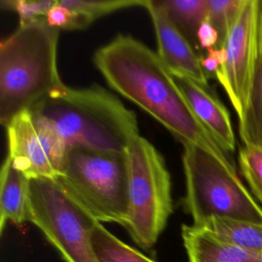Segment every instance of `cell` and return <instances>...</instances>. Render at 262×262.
Listing matches in <instances>:
<instances>
[{
    "label": "cell",
    "instance_id": "6da1fadb",
    "mask_svg": "<svg viewBox=\"0 0 262 262\" xmlns=\"http://www.w3.org/2000/svg\"><path fill=\"white\" fill-rule=\"evenodd\" d=\"M93 62L113 90L146 112L182 145L200 146L236 171L230 155L199 121L174 74L157 52L119 34L96 50Z\"/></svg>",
    "mask_w": 262,
    "mask_h": 262
},
{
    "label": "cell",
    "instance_id": "7a4b0ae2",
    "mask_svg": "<svg viewBox=\"0 0 262 262\" xmlns=\"http://www.w3.org/2000/svg\"><path fill=\"white\" fill-rule=\"evenodd\" d=\"M29 111L49 125L68 149L125 155L140 135L135 113L97 84L85 88L66 85Z\"/></svg>",
    "mask_w": 262,
    "mask_h": 262
},
{
    "label": "cell",
    "instance_id": "3957f363",
    "mask_svg": "<svg viewBox=\"0 0 262 262\" xmlns=\"http://www.w3.org/2000/svg\"><path fill=\"white\" fill-rule=\"evenodd\" d=\"M59 30L45 18L19 27L0 43V123L62 89L57 69Z\"/></svg>",
    "mask_w": 262,
    "mask_h": 262
},
{
    "label": "cell",
    "instance_id": "277c9868",
    "mask_svg": "<svg viewBox=\"0 0 262 262\" xmlns=\"http://www.w3.org/2000/svg\"><path fill=\"white\" fill-rule=\"evenodd\" d=\"M182 164L185 179L182 206L192 218L193 226L214 217L262 224V207L236 171L193 144L183 145Z\"/></svg>",
    "mask_w": 262,
    "mask_h": 262
},
{
    "label": "cell",
    "instance_id": "5b68a950",
    "mask_svg": "<svg viewBox=\"0 0 262 262\" xmlns=\"http://www.w3.org/2000/svg\"><path fill=\"white\" fill-rule=\"evenodd\" d=\"M54 180L96 221L126 226L129 202L125 155L69 148Z\"/></svg>",
    "mask_w": 262,
    "mask_h": 262
},
{
    "label": "cell",
    "instance_id": "8992f818",
    "mask_svg": "<svg viewBox=\"0 0 262 262\" xmlns=\"http://www.w3.org/2000/svg\"><path fill=\"white\" fill-rule=\"evenodd\" d=\"M128 171V221L133 242L150 249L173 211L171 177L164 158L144 137L137 136L125 152Z\"/></svg>",
    "mask_w": 262,
    "mask_h": 262
},
{
    "label": "cell",
    "instance_id": "52a82bcc",
    "mask_svg": "<svg viewBox=\"0 0 262 262\" xmlns=\"http://www.w3.org/2000/svg\"><path fill=\"white\" fill-rule=\"evenodd\" d=\"M29 221L64 262H99L91 245L96 221L51 178L30 179Z\"/></svg>",
    "mask_w": 262,
    "mask_h": 262
},
{
    "label": "cell",
    "instance_id": "ba28073f",
    "mask_svg": "<svg viewBox=\"0 0 262 262\" xmlns=\"http://www.w3.org/2000/svg\"><path fill=\"white\" fill-rule=\"evenodd\" d=\"M12 166L29 179H55L61 170L67 146L43 120L29 110L6 126Z\"/></svg>",
    "mask_w": 262,
    "mask_h": 262
},
{
    "label": "cell",
    "instance_id": "9c48e42d",
    "mask_svg": "<svg viewBox=\"0 0 262 262\" xmlns=\"http://www.w3.org/2000/svg\"><path fill=\"white\" fill-rule=\"evenodd\" d=\"M257 0H245L224 44L225 63L216 75L241 119L248 101L256 52Z\"/></svg>",
    "mask_w": 262,
    "mask_h": 262
},
{
    "label": "cell",
    "instance_id": "30bf717a",
    "mask_svg": "<svg viewBox=\"0 0 262 262\" xmlns=\"http://www.w3.org/2000/svg\"><path fill=\"white\" fill-rule=\"evenodd\" d=\"M145 8L151 18L158 43L157 53L161 60L173 74L209 85V78L202 67V55L198 54L168 17L152 5L151 0H147Z\"/></svg>",
    "mask_w": 262,
    "mask_h": 262
},
{
    "label": "cell",
    "instance_id": "8fae6325",
    "mask_svg": "<svg viewBox=\"0 0 262 262\" xmlns=\"http://www.w3.org/2000/svg\"><path fill=\"white\" fill-rule=\"evenodd\" d=\"M176 82L199 121L229 155L235 149V136L229 113L209 85L175 75Z\"/></svg>",
    "mask_w": 262,
    "mask_h": 262
},
{
    "label": "cell",
    "instance_id": "7c38bea8",
    "mask_svg": "<svg viewBox=\"0 0 262 262\" xmlns=\"http://www.w3.org/2000/svg\"><path fill=\"white\" fill-rule=\"evenodd\" d=\"M181 237L189 262H262V253L220 241L201 227L183 224Z\"/></svg>",
    "mask_w": 262,
    "mask_h": 262
},
{
    "label": "cell",
    "instance_id": "4fadbf2b",
    "mask_svg": "<svg viewBox=\"0 0 262 262\" xmlns=\"http://www.w3.org/2000/svg\"><path fill=\"white\" fill-rule=\"evenodd\" d=\"M238 132L244 145L262 149V0H257L255 61L247 105L238 119Z\"/></svg>",
    "mask_w": 262,
    "mask_h": 262
},
{
    "label": "cell",
    "instance_id": "5bb4252c",
    "mask_svg": "<svg viewBox=\"0 0 262 262\" xmlns=\"http://www.w3.org/2000/svg\"><path fill=\"white\" fill-rule=\"evenodd\" d=\"M30 179L16 170L6 157L0 175V232L6 223L20 225L29 221Z\"/></svg>",
    "mask_w": 262,
    "mask_h": 262
},
{
    "label": "cell",
    "instance_id": "9a60e30c",
    "mask_svg": "<svg viewBox=\"0 0 262 262\" xmlns=\"http://www.w3.org/2000/svg\"><path fill=\"white\" fill-rule=\"evenodd\" d=\"M151 3L199 51L198 32L202 24L207 20L208 0H151Z\"/></svg>",
    "mask_w": 262,
    "mask_h": 262
},
{
    "label": "cell",
    "instance_id": "2e32d148",
    "mask_svg": "<svg viewBox=\"0 0 262 262\" xmlns=\"http://www.w3.org/2000/svg\"><path fill=\"white\" fill-rule=\"evenodd\" d=\"M225 243L262 253V224L244 220L214 217L196 226Z\"/></svg>",
    "mask_w": 262,
    "mask_h": 262
},
{
    "label": "cell",
    "instance_id": "e0dca14e",
    "mask_svg": "<svg viewBox=\"0 0 262 262\" xmlns=\"http://www.w3.org/2000/svg\"><path fill=\"white\" fill-rule=\"evenodd\" d=\"M91 245L99 262H156L122 242L100 222L91 230Z\"/></svg>",
    "mask_w": 262,
    "mask_h": 262
},
{
    "label": "cell",
    "instance_id": "ac0fdd59",
    "mask_svg": "<svg viewBox=\"0 0 262 262\" xmlns=\"http://www.w3.org/2000/svg\"><path fill=\"white\" fill-rule=\"evenodd\" d=\"M147 0H59L75 15L76 30H83L95 19L131 6L145 7Z\"/></svg>",
    "mask_w": 262,
    "mask_h": 262
},
{
    "label": "cell",
    "instance_id": "d6986e66",
    "mask_svg": "<svg viewBox=\"0 0 262 262\" xmlns=\"http://www.w3.org/2000/svg\"><path fill=\"white\" fill-rule=\"evenodd\" d=\"M245 0H208L207 21L218 34V45L223 48Z\"/></svg>",
    "mask_w": 262,
    "mask_h": 262
},
{
    "label": "cell",
    "instance_id": "ffe728a7",
    "mask_svg": "<svg viewBox=\"0 0 262 262\" xmlns=\"http://www.w3.org/2000/svg\"><path fill=\"white\" fill-rule=\"evenodd\" d=\"M238 164L252 195L262 207V149L254 145H244L238 151Z\"/></svg>",
    "mask_w": 262,
    "mask_h": 262
},
{
    "label": "cell",
    "instance_id": "44dd1931",
    "mask_svg": "<svg viewBox=\"0 0 262 262\" xmlns=\"http://www.w3.org/2000/svg\"><path fill=\"white\" fill-rule=\"evenodd\" d=\"M57 0H1L3 9L12 10L19 16V25H27L39 19H44Z\"/></svg>",
    "mask_w": 262,
    "mask_h": 262
},
{
    "label": "cell",
    "instance_id": "7402d4cb",
    "mask_svg": "<svg viewBox=\"0 0 262 262\" xmlns=\"http://www.w3.org/2000/svg\"><path fill=\"white\" fill-rule=\"evenodd\" d=\"M45 20L50 27L57 30H76L74 13L69 8L62 6L59 3V0H57L56 5L53 6L47 13Z\"/></svg>",
    "mask_w": 262,
    "mask_h": 262
},
{
    "label": "cell",
    "instance_id": "603a6c76",
    "mask_svg": "<svg viewBox=\"0 0 262 262\" xmlns=\"http://www.w3.org/2000/svg\"><path fill=\"white\" fill-rule=\"evenodd\" d=\"M224 48H212L207 51L205 56L202 55V67L208 78L215 77L221 71L225 63Z\"/></svg>",
    "mask_w": 262,
    "mask_h": 262
},
{
    "label": "cell",
    "instance_id": "cb8c5ba5",
    "mask_svg": "<svg viewBox=\"0 0 262 262\" xmlns=\"http://www.w3.org/2000/svg\"><path fill=\"white\" fill-rule=\"evenodd\" d=\"M218 34L216 30L206 20L202 24L198 32V42L200 49H206L207 51L212 48H216L218 45Z\"/></svg>",
    "mask_w": 262,
    "mask_h": 262
}]
</instances>
